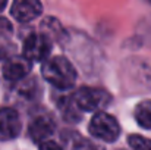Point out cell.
I'll list each match as a JSON object with an SVG mask.
<instances>
[{
	"label": "cell",
	"instance_id": "obj_1",
	"mask_svg": "<svg viewBox=\"0 0 151 150\" xmlns=\"http://www.w3.org/2000/svg\"><path fill=\"white\" fill-rule=\"evenodd\" d=\"M41 74L47 83L59 90H69L76 83V69L63 56L49 57L41 66Z\"/></svg>",
	"mask_w": 151,
	"mask_h": 150
},
{
	"label": "cell",
	"instance_id": "obj_2",
	"mask_svg": "<svg viewBox=\"0 0 151 150\" xmlns=\"http://www.w3.org/2000/svg\"><path fill=\"white\" fill-rule=\"evenodd\" d=\"M88 131L97 140L113 143L120 136V125L114 116L101 110L93 116V119L88 125Z\"/></svg>",
	"mask_w": 151,
	"mask_h": 150
},
{
	"label": "cell",
	"instance_id": "obj_3",
	"mask_svg": "<svg viewBox=\"0 0 151 150\" xmlns=\"http://www.w3.org/2000/svg\"><path fill=\"white\" fill-rule=\"evenodd\" d=\"M73 101L79 110L97 112L110 104L111 96L99 87H81L73 94Z\"/></svg>",
	"mask_w": 151,
	"mask_h": 150
},
{
	"label": "cell",
	"instance_id": "obj_4",
	"mask_svg": "<svg viewBox=\"0 0 151 150\" xmlns=\"http://www.w3.org/2000/svg\"><path fill=\"white\" fill-rule=\"evenodd\" d=\"M53 41L44 34H29L24 41V53L22 56L28 62H41L47 60L51 53Z\"/></svg>",
	"mask_w": 151,
	"mask_h": 150
},
{
	"label": "cell",
	"instance_id": "obj_5",
	"mask_svg": "<svg viewBox=\"0 0 151 150\" xmlns=\"http://www.w3.org/2000/svg\"><path fill=\"white\" fill-rule=\"evenodd\" d=\"M22 122L19 113L13 107L0 109V141H10L21 133Z\"/></svg>",
	"mask_w": 151,
	"mask_h": 150
},
{
	"label": "cell",
	"instance_id": "obj_6",
	"mask_svg": "<svg viewBox=\"0 0 151 150\" xmlns=\"http://www.w3.org/2000/svg\"><path fill=\"white\" fill-rule=\"evenodd\" d=\"M29 137L35 143H43L47 141V138L54 133V121L50 113L47 112H40L34 115L29 121Z\"/></svg>",
	"mask_w": 151,
	"mask_h": 150
},
{
	"label": "cell",
	"instance_id": "obj_7",
	"mask_svg": "<svg viewBox=\"0 0 151 150\" xmlns=\"http://www.w3.org/2000/svg\"><path fill=\"white\" fill-rule=\"evenodd\" d=\"M31 71V62L24 56H13L7 59L3 65V78L9 83L22 81Z\"/></svg>",
	"mask_w": 151,
	"mask_h": 150
},
{
	"label": "cell",
	"instance_id": "obj_8",
	"mask_svg": "<svg viewBox=\"0 0 151 150\" xmlns=\"http://www.w3.org/2000/svg\"><path fill=\"white\" fill-rule=\"evenodd\" d=\"M43 12V4L37 0H16L12 4L10 13L19 22H29L40 16Z\"/></svg>",
	"mask_w": 151,
	"mask_h": 150
},
{
	"label": "cell",
	"instance_id": "obj_9",
	"mask_svg": "<svg viewBox=\"0 0 151 150\" xmlns=\"http://www.w3.org/2000/svg\"><path fill=\"white\" fill-rule=\"evenodd\" d=\"M135 119L139 127L151 130V100H142L135 107Z\"/></svg>",
	"mask_w": 151,
	"mask_h": 150
},
{
	"label": "cell",
	"instance_id": "obj_10",
	"mask_svg": "<svg viewBox=\"0 0 151 150\" xmlns=\"http://www.w3.org/2000/svg\"><path fill=\"white\" fill-rule=\"evenodd\" d=\"M41 34L47 36L51 41L54 40H60L62 34H63V30H62V25L59 24V21H56L54 18H46L43 22H41Z\"/></svg>",
	"mask_w": 151,
	"mask_h": 150
},
{
	"label": "cell",
	"instance_id": "obj_11",
	"mask_svg": "<svg viewBox=\"0 0 151 150\" xmlns=\"http://www.w3.org/2000/svg\"><path fill=\"white\" fill-rule=\"evenodd\" d=\"M60 110L65 116V119L70 121V122H76L81 119V113H79V109L76 107L75 101H73V97L70 99H65L62 103H60Z\"/></svg>",
	"mask_w": 151,
	"mask_h": 150
},
{
	"label": "cell",
	"instance_id": "obj_12",
	"mask_svg": "<svg viewBox=\"0 0 151 150\" xmlns=\"http://www.w3.org/2000/svg\"><path fill=\"white\" fill-rule=\"evenodd\" d=\"M129 146L132 150H151V140L144 136L132 134L129 136Z\"/></svg>",
	"mask_w": 151,
	"mask_h": 150
},
{
	"label": "cell",
	"instance_id": "obj_13",
	"mask_svg": "<svg viewBox=\"0 0 151 150\" xmlns=\"http://www.w3.org/2000/svg\"><path fill=\"white\" fill-rule=\"evenodd\" d=\"M12 31H13L12 24L6 18H0V37H9Z\"/></svg>",
	"mask_w": 151,
	"mask_h": 150
},
{
	"label": "cell",
	"instance_id": "obj_14",
	"mask_svg": "<svg viewBox=\"0 0 151 150\" xmlns=\"http://www.w3.org/2000/svg\"><path fill=\"white\" fill-rule=\"evenodd\" d=\"M75 150H104L101 149L100 146H97L96 143H91V141H87V140H81L76 143Z\"/></svg>",
	"mask_w": 151,
	"mask_h": 150
},
{
	"label": "cell",
	"instance_id": "obj_15",
	"mask_svg": "<svg viewBox=\"0 0 151 150\" xmlns=\"http://www.w3.org/2000/svg\"><path fill=\"white\" fill-rule=\"evenodd\" d=\"M40 150H62V147H60L56 141L47 140V141H43V143L40 144Z\"/></svg>",
	"mask_w": 151,
	"mask_h": 150
},
{
	"label": "cell",
	"instance_id": "obj_16",
	"mask_svg": "<svg viewBox=\"0 0 151 150\" xmlns=\"http://www.w3.org/2000/svg\"><path fill=\"white\" fill-rule=\"evenodd\" d=\"M6 4H7V1H6V0H0V12L6 7Z\"/></svg>",
	"mask_w": 151,
	"mask_h": 150
},
{
	"label": "cell",
	"instance_id": "obj_17",
	"mask_svg": "<svg viewBox=\"0 0 151 150\" xmlns=\"http://www.w3.org/2000/svg\"><path fill=\"white\" fill-rule=\"evenodd\" d=\"M4 57H6V51H4V49L0 47V60H3Z\"/></svg>",
	"mask_w": 151,
	"mask_h": 150
}]
</instances>
